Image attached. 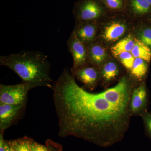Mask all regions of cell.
Wrapping results in <instances>:
<instances>
[{
  "mask_svg": "<svg viewBox=\"0 0 151 151\" xmlns=\"http://www.w3.org/2000/svg\"><path fill=\"white\" fill-rule=\"evenodd\" d=\"M52 89L59 136H74L94 142L106 138L110 141L120 138L129 128L130 104H115L102 92L86 91L67 68Z\"/></svg>",
  "mask_w": 151,
  "mask_h": 151,
  "instance_id": "6da1fadb",
  "label": "cell"
},
{
  "mask_svg": "<svg viewBox=\"0 0 151 151\" xmlns=\"http://www.w3.org/2000/svg\"><path fill=\"white\" fill-rule=\"evenodd\" d=\"M0 65L14 71L27 84L30 90L38 87L52 89L54 83L50 75L51 64L47 56L41 52L22 50L0 56Z\"/></svg>",
  "mask_w": 151,
  "mask_h": 151,
  "instance_id": "7a4b0ae2",
  "label": "cell"
},
{
  "mask_svg": "<svg viewBox=\"0 0 151 151\" xmlns=\"http://www.w3.org/2000/svg\"><path fill=\"white\" fill-rule=\"evenodd\" d=\"M30 89L27 84L22 82L15 85H0V104L21 105L27 103Z\"/></svg>",
  "mask_w": 151,
  "mask_h": 151,
  "instance_id": "3957f363",
  "label": "cell"
},
{
  "mask_svg": "<svg viewBox=\"0 0 151 151\" xmlns=\"http://www.w3.org/2000/svg\"><path fill=\"white\" fill-rule=\"evenodd\" d=\"M27 103L12 105L0 104V133L15 125L24 116Z\"/></svg>",
  "mask_w": 151,
  "mask_h": 151,
  "instance_id": "277c9868",
  "label": "cell"
},
{
  "mask_svg": "<svg viewBox=\"0 0 151 151\" xmlns=\"http://www.w3.org/2000/svg\"><path fill=\"white\" fill-rule=\"evenodd\" d=\"M103 13V9L96 0H82L76 6V17L79 22L93 21Z\"/></svg>",
  "mask_w": 151,
  "mask_h": 151,
  "instance_id": "5b68a950",
  "label": "cell"
},
{
  "mask_svg": "<svg viewBox=\"0 0 151 151\" xmlns=\"http://www.w3.org/2000/svg\"><path fill=\"white\" fill-rule=\"evenodd\" d=\"M69 51L73 57V64L71 69H77L87 65L88 51L85 43L72 33L67 42Z\"/></svg>",
  "mask_w": 151,
  "mask_h": 151,
  "instance_id": "8992f818",
  "label": "cell"
},
{
  "mask_svg": "<svg viewBox=\"0 0 151 151\" xmlns=\"http://www.w3.org/2000/svg\"><path fill=\"white\" fill-rule=\"evenodd\" d=\"M71 72L89 90L95 89L99 77L98 71L95 67L86 65L77 69L71 68Z\"/></svg>",
  "mask_w": 151,
  "mask_h": 151,
  "instance_id": "52a82bcc",
  "label": "cell"
},
{
  "mask_svg": "<svg viewBox=\"0 0 151 151\" xmlns=\"http://www.w3.org/2000/svg\"><path fill=\"white\" fill-rule=\"evenodd\" d=\"M97 32L96 25L93 21L79 22L72 32L85 44H89L94 40Z\"/></svg>",
  "mask_w": 151,
  "mask_h": 151,
  "instance_id": "ba28073f",
  "label": "cell"
},
{
  "mask_svg": "<svg viewBox=\"0 0 151 151\" xmlns=\"http://www.w3.org/2000/svg\"><path fill=\"white\" fill-rule=\"evenodd\" d=\"M147 98V91L144 84H142L134 89L130 103L132 114H137L142 111L146 105Z\"/></svg>",
  "mask_w": 151,
  "mask_h": 151,
  "instance_id": "9c48e42d",
  "label": "cell"
},
{
  "mask_svg": "<svg viewBox=\"0 0 151 151\" xmlns=\"http://www.w3.org/2000/svg\"><path fill=\"white\" fill-rule=\"evenodd\" d=\"M126 30V26L119 22H113L105 28L103 37L107 41H114L124 35Z\"/></svg>",
  "mask_w": 151,
  "mask_h": 151,
  "instance_id": "30bf717a",
  "label": "cell"
},
{
  "mask_svg": "<svg viewBox=\"0 0 151 151\" xmlns=\"http://www.w3.org/2000/svg\"><path fill=\"white\" fill-rule=\"evenodd\" d=\"M88 60L95 65L103 63L106 58V52L102 46L97 44H92L87 48Z\"/></svg>",
  "mask_w": 151,
  "mask_h": 151,
  "instance_id": "8fae6325",
  "label": "cell"
},
{
  "mask_svg": "<svg viewBox=\"0 0 151 151\" xmlns=\"http://www.w3.org/2000/svg\"><path fill=\"white\" fill-rule=\"evenodd\" d=\"M135 44V40L131 35L119 41L112 47L111 51L114 56L118 57L120 53L125 52L132 51Z\"/></svg>",
  "mask_w": 151,
  "mask_h": 151,
  "instance_id": "7c38bea8",
  "label": "cell"
},
{
  "mask_svg": "<svg viewBox=\"0 0 151 151\" xmlns=\"http://www.w3.org/2000/svg\"><path fill=\"white\" fill-rule=\"evenodd\" d=\"M135 58H140L150 62L151 59V49L140 40H135V44L131 52Z\"/></svg>",
  "mask_w": 151,
  "mask_h": 151,
  "instance_id": "4fadbf2b",
  "label": "cell"
},
{
  "mask_svg": "<svg viewBox=\"0 0 151 151\" xmlns=\"http://www.w3.org/2000/svg\"><path fill=\"white\" fill-rule=\"evenodd\" d=\"M147 62L141 58H135L134 62L131 69L132 75L139 79L143 78L146 75L148 68Z\"/></svg>",
  "mask_w": 151,
  "mask_h": 151,
  "instance_id": "5bb4252c",
  "label": "cell"
},
{
  "mask_svg": "<svg viewBox=\"0 0 151 151\" xmlns=\"http://www.w3.org/2000/svg\"><path fill=\"white\" fill-rule=\"evenodd\" d=\"M32 139L27 137L8 142L9 146L14 151H31Z\"/></svg>",
  "mask_w": 151,
  "mask_h": 151,
  "instance_id": "9a60e30c",
  "label": "cell"
},
{
  "mask_svg": "<svg viewBox=\"0 0 151 151\" xmlns=\"http://www.w3.org/2000/svg\"><path fill=\"white\" fill-rule=\"evenodd\" d=\"M101 73L104 80L110 82L119 75V68L115 63L108 62L103 66Z\"/></svg>",
  "mask_w": 151,
  "mask_h": 151,
  "instance_id": "2e32d148",
  "label": "cell"
},
{
  "mask_svg": "<svg viewBox=\"0 0 151 151\" xmlns=\"http://www.w3.org/2000/svg\"><path fill=\"white\" fill-rule=\"evenodd\" d=\"M150 4L147 0H132L131 6L133 11L139 14H144L150 9Z\"/></svg>",
  "mask_w": 151,
  "mask_h": 151,
  "instance_id": "e0dca14e",
  "label": "cell"
},
{
  "mask_svg": "<svg viewBox=\"0 0 151 151\" xmlns=\"http://www.w3.org/2000/svg\"><path fill=\"white\" fill-rule=\"evenodd\" d=\"M118 57L124 67L127 69L131 70L135 59L132 53L129 52H125L120 53Z\"/></svg>",
  "mask_w": 151,
  "mask_h": 151,
  "instance_id": "ac0fdd59",
  "label": "cell"
},
{
  "mask_svg": "<svg viewBox=\"0 0 151 151\" xmlns=\"http://www.w3.org/2000/svg\"><path fill=\"white\" fill-rule=\"evenodd\" d=\"M140 40L151 48V28L144 29L139 34Z\"/></svg>",
  "mask_w": 151,
  "mask_h": 151,
  "instance_id": "d6986e66",
  "label": "cell"
},
{
  "mask_svg": "<svg viewBox=\"0 0 151 151\" xmlns=\"http://www.w3.org/2000/svg\"><path fill=\"white\" fill-rule=\"evenodd\" d=\"M108 7L114 9H119L123 7L122 0H102Z\"/></svg>",
  "mask_w": 151,
  "mask_h": 151,
  "instance_id": "ffe728a7",
  "label": "cell"
},
{
  "mask_svg": "<svg viewBox=\"0 0 151 151\" xmlns=\"http://www.w3.org/2000/svg\"><path fill=\"white\" fill-rule=\"evenodd\" d=\"M31 151H52L50 148L47 147L33 141L31 146Z\"/></svg>",
  "mask_w": 151,
  "mask_h": 151,
  "instance_id": "44dd1931",
  "label": "cell"
},
{
  "mask_svg": "<svg viewBox=\"0 0 151 151\" xmlns=\"http://www.w3.org/2000/svg\"><path fill=\"white\" fill-rule=\"evenodd\" d=\"M146 128L151 134V115L149 113H147L145 114L143 116Z\"/></svg>",
  "mask_w": 151,
  "mask_h": 151,
  "instance_id": "7402d4cb",
  "label": "cell"
},
{
  "mask_svg": "<svg viewBox=\"0 0 151 151\" xmlns=\"http://www.w3.org/2000/svg\"><path fill=\"white\" fill-rule=\"evenodd\" d=\"M4 133H0V151H5V141L3 138Z\"/></svg>",
  "mask_w": 151,
  "mask_h": 151,
  "instance_id": "603a6c76",
  "label": "cell"
},
{
  "mask_svg": "<svg viewBox=\"0 0 151 151\" xmlns=\"http://www.w3.org/2000/svg\"><path fill=\"white\" fill-rule=\"evenodd\" d=\"M5 148L6 151H14V150L12 149L9 146L8 143V142H6L5 141Z\"/></svg>",
  "mask_w": 151,
  "mask_h": 151,
  "instance_id": "cb8c5ba5",
  "label": "cell"
},
{
  "mask_svg": "<svg viewBox=\"0 0 151 151\" xmlns=\"http://www.w3.org/2000/svg\"><path fill=\"white\" fill-rule=\"evenodd\" d=\"M147 1L148 2L149 4H150V5H151V0H147Z\"/></svg>",
  "mask_w": 151,
  "mask_h": 151,
  "instance_id": "d4e9b609",
  "label": "cell"
}]
</instances>
